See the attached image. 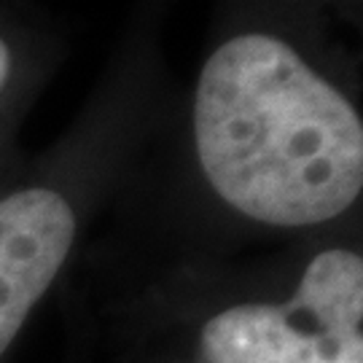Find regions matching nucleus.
<instances>
[{
  "instance_id": "20e7f679",
  "label": "nucleus",
  "mask_w": 363,
  "mask_h": 363,
  "mask_svg": "<svg viewBox=\"0 0 363 363\" xmlns=\"http://www.w3.org/2000/svg\"><path fill=\"white\" fill-rule=\"evenodd\" d=\"M9 67H11V54H9V46L0 40V86L9 76Z\"/></svg>"
},
{
  "instance_id": "f03ea898",
  "label": "nucleus",
  "mask_w": 363,
  "mask_h": 363,
  "mask_svg": "<svg viewBox=\"0 0 363 363\" xmlns=\"http://www.w3.org/2000/svg\"><path fill=\"white\" fill-rule=\"evenodd\" d=\"M202 352L208 363H363V259L318 253L288 301L213 315Z\"/></svg>"
},
{
  "instance_id": "7ed1b4c3",
  "label": "nucleus",
  "mask_w": 363,
  "mask_h": 363,
  "mask_svg": "<svg viewBox=\"0 0 363 363\" xmlns=\"http://www.w3.org/2000/svg\"><path fill=\"white\" fill-rule=\"evenodd\" d=\"M76 216L52 189H22L0 199V355L62 269Z\"/></svg>"
},
{
  "instance_id": "f257e3e1",
  "label": "nucleus",
  "mask_w": 363,
  "mask_h": 363,
  "mask_svg": "<svg viewBox=\"0 0 363 363\" xmlns=\"http://www.w3.org/2000/svg\"><path fill=\"white\" fill-rule=\"evenodd\" d=\"M199 167L216 194L269 226H315L361 196L363 124L350 100L267 33L210 54L194 97Z\"/></svg>"
}]
</instances>
